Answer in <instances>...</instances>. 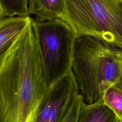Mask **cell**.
<instances>
[{"instance_id":"cell-1","label":"cell","mask_w":122,"mask_h":122,"mask_svg":"<svg viewBox=\"0 0 122 122\" xmlns=\"http://www.w3.org/2000/svg\"><path fill=\"white\" fill-rule=\"evenodd\" d=\"M47 89L31 22L0 66V122H33Z\"/></svg>"},{"instance_id":"cell-2","label":"cell","mask_w":122,"mask_h":122,"mask_svg":"<svg viewBox=\"0 0 122 122\" xmlns=\"http://www.w3.org/2000/svg\"><path fill=\"white\" fill-rule=\"evenodd\" d=\"M71 69L83 101L96 102L122 75V49L96 37L76 36Z\"/></svg>"},{"instance_id":"cell-11","label":"cell","mask_w":122,"mask_h":122,"mask_svg":"<svg viewBox=\"0 0 122 122\" xmlns=\"http://www.w3.org/2000/svg\"><path fill=\"white\" fill-rule=\"evenodd\" d=\"M83 100L80 92L73 99L62 120V122H78Z\"/></svg>"},{"instance_id":"cell-12","label":"cell","mask_w":122,"mask_h":122,"mask_svg":"<svg viewBox=\"0 0 122 122\" xmlns=\"http://www.w3.org/2000/svg\"><path fill=\"white\" fill-rule=\"evenodd\" d=\"M118 82L119 84L122 87V76H121V78H120L119 81Z\"/></svg>"},{"instance_id":"cell-6","label":"cell","mask_w":122,"mask_h":122,"mask_svg":"<svg viewBox=\"0 0 122 122\" xmlns=\"http://www.w3.org/2000/svg\"><path fill=\"white\" fill-rule=\"evenodd\" d=\"M32 20L30 16H17L0 20V66Z\"/></svg>"},{"instance_id":"cell-9","label":"cell","mask_w":122,"mask_h":122,"mask_svg":"<svg viewBox=\"0 0 122 122\" xmlns=\"http://www.w3.org/2000/svg\"><path fill=\"white\" fill-rule=\"evenodd\" d=\"M30 14L28 0H0V20L15 15L27 16Z\"/></svg>"},{"instance_id":"cell-3","label":"cell","mask_w":122,"mask_h":122,"mask_svg":"<svg viewBox=\"0 0 122 122\" xmlns=\"http://www.w3.org/2000/svg\"><path fill=\"white\" fill-rule=\"evenodd\" d=\"M63 20L78 35L96 37L122 49V0H64Z\"/></svg>"},{"instance_id":"cell-4","label":"cell","mask_w":122,"mask_h":122,"mask_svg":"<svg viewBox=\"0 0 122 122\" xmlns=\"http://www.w3.org/2000/svg\"><path fill=\"white\" fill-rule=\"evenodd\" d=\"M32 28L48 88L71 69L77 34L61 18L32 20Z\"/></svg>"},{"instance_id":"cell-8","label":"cell","mask_w":122,"mask_h":122,"mask_svg":"<svg viewBox=\"0 0 122 122\" xmlns=\"http://www.w3.org/2000/svg\"><path fill=\"white\" fill-rule=\"evenodd\" d=\"M28 8L30 14L40 18L62 19L64 2V0H28Z\"/></svg>"},{"instance_id":"cell-10","label":"cell","mask_w":122,"mask_h":122,"mask_svg":"<svg viewBox=\"0 0 122 122\" xmlns=\"http://www.w3.org/2000/svg\"><path fill=\"white\" fill-rule=\"evenodd\" d=\"M105 103L122 122V87L117 82L108 88L102 96Z\"/></svg>"},{"instance_id":"cell-5","label":"cell","mask_w":122,"mask_h":122,"mask_svg":"<svg viewBox=\"0 0 122 122\" xmlns=\"http://www.w3.org/2000/svg\"><path fill=\"white\" fill-rule=\"evenodd\" d=\"M80 92L71 69L48 88L33 122H62L70 103Z\"/></svg>"},{"instance_id":"cell-7","label":"cell","mask_w":122,"mask_h":122,"mask_svg":"<svg viewBox=\"0 0 122 122\" xmlns=\"http://www.w3.org/2000/svg\"><path fill=\"white\" fill-rule=\"evenodd\" d=\"M78 122H119V120L102 97L92 103L83 101Z\"/></svg>"}]
</instances>
